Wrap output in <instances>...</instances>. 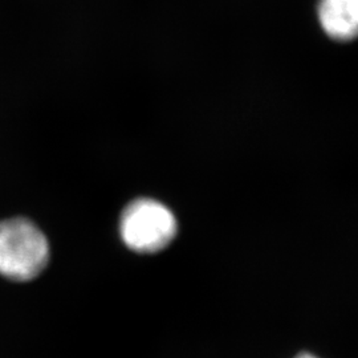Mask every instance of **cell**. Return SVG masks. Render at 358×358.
Wrapping results in <instances>:
<instances>
[{"label":"cell","instance_id":"obj_1","mask_svg":"<svg viewBox=\"0 0 358 358\" xmlns=\"http://www.w3.org/2000/svg\"><path fill=\"white\" fill-rule=\"evenodd\" d=\"M50 247L35 223L26 217L0 222V275L28 282L47 267Z\"/></svg>","mask_w":358,"mask_h":358},{"label":"cell","instance_id":"obj_2","mask_svg":"<svg viewBox=\"0 0 358 358\" xmlns=\"http://www.w3.org/2000/svg\"><path fill=\"white\" fill-rule=\"evenodd\" d=\"M120 232L133 251L153 254L174 239L177 220L166 206L153 199H137L124 210Z\"/></svg>","mask_w":358,"mask_h":358},{"label":"cell","instance_id":"obj_3","mask_svg":"<svg viewBox=\"0 0 358 358\" xmlns=\"http://www.w3.org/2000/svg\"><path fill=\"white\" fill-rule=\"evenodd\" d=\"M319 19L329 38L350 41L357 35L358 0H321Z\"/></svg>","mask_w":358,"mask_h":358},{"label":"cell","instance_id":"obj_4","mask_svg":"<svg viewBox=\"0 0 358 358\" xmlns=\"http://www.w3.org/2000/svg\"><path fill=\"white\" fill-rule=\"evenodd\" d=\"M297 358H316L313 357V356H310V355H301V356H299Z\"/></svg>","mask_w":358,"mask_h":358}]
</instances>
